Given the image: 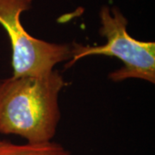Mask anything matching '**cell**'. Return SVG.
Wrapping results in <instances>:
<instances>
[{
  "instance_id": "3",
  "label": "cell",
  "mask_w": 155,
  "mask_h": 155,
  "mask_svg": "<svg viewBox=\"0 0 155 155\" xmlns=\"http://www.w3.org/2000/svg\"><path fill=\"white\" fill-rule=\"evenodd\" d=\"M34 0H0V24L11 41L12 77L42 76L57 64L72 58V44H60L35 38L21 22L22 12L28 11Z\"/></svg>"
},
{
  "instance_id": "4",
  "label": "cell",
  "mask_w": 155,
  "mask_h": 155,
  "mask_svg": "<svg viewBox=\"0 0 155 155\" xmlns=\"http://www.w3.org/2000/svg\"><path fill=\"white\" fill-rule=\"evenodd\" d=\"M0 155H72L61 145L49 141L14 144L0 140Z\"/></svg>"
},
{
  "instance_id": "2",
  "label": "cell",
  "mask_w": 155,
  "mask_h": 155,
  "mask_svg": "<svg viewBox=\"0 0 155 155\" xmlns=\"http://www.w3.org/2000/svg\"><path fill=\"white\" fill-rule=\"evenodd\" d=\"M99 33L106 38L101 46H84L72 43V58L67 61L69 68L77 61L91 55L116 57L123 67L110 73L113 82L128 78H140L155 83V43L133 38L127 30V20L117 7L102 6L99 12Z\"/></svg>"
},
{
  "instance_id": "1",
  "label": "cell",
  "mask_w": 155,
  "mask_h": 155,
  "mask_svg": "<svg viewBox=\"0 0 155 155\" xmlns=\"http://www.w3.org/2000/svg\"><path fill=\"white\" fill-rule=\"evenodd\" d=\"M65 84L55 70L0 79V133L17 134L28 142L51 140L61 118L59 94Z\"/></svg>"
}]
</instances>
